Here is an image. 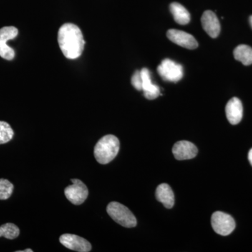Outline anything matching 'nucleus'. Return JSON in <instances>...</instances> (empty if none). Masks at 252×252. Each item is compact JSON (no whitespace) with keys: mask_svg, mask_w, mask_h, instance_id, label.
I'll return each mask as SVG.
<instances>
[{"mask_svg":"<svg viewBox=\"0 0 252 252\" xmlns=\"http://www.w3.org/2000/svg\"><path fill=\"white\" fill-rule=\"evenodd\" d=\"M107 212L114 221L126 228L137 225V220L130 210L122 204L112 202L107 205Z\"/></svg>","mask_w":252,"mask_h":252,"instance_id":"7ed1b4c3","label":"nucleus"},{"mask_svg":"<svg viewBox=\"0 0 252 252\" xmlns=\"http://www.w3.org/2000/svg\"><path fill=\"white\" fill-rule=\"evenodd\" d=\"M58 41L63 55L68 59L80 57L85 41L80 28L73 23L63 25L58 33Z\"/></svg>","mask_w":252,"mask_h":252,"instance_id":"f257e3e1","label":"nucleus"},{"mask_svg":"<svg viewBox=\"0 0 252 252\" xmlns=\"http://www.w3.org/2000/svg\"><path fill=\"white\" fill-rule=\"evenodd\" d=\"M157 71L163 80L170 82H178L184 76L182 64H177L170 59L163 60L158 67Z\"/></svg>","mask_w":252,"mask_h":252,"instance_id":"20e7f679","label":"nucleus"},{"mask_svg":"<svg viewBox=\"0 0 252 252\" xmlns=\"http://www.w3.org/2000/svg\"><path fill=\"white\" fill-rule=\"evenodd\" d=\"M234 58L237 61L243 63L244 65H250L252 64V48L248 45H239L235 48Z\"/></svg>","mask_w":252,"mask_h":252,"instance_id":"dca6fc26","label":"nucleus"},{"mask_svg":"<svg viewBox=\"0 0 252 252\" xmlns=\"http://www.w3.org/2000/svg\"><path fill=\"white\" fill-rule=\"evenodd\" d=\"M18 31L14 26H6L0 29V56L7 61H12L15 57V51L7 45L8 41L17 36Z\"/></svg>","mask_w":252,"mask_h":252,"instance_id":"0eeeda50","label":"nucleus"},{"mask_svg":"<svg viewBox=\"0 0 252 252\" xmlns=\"http://www.w3.org/2000/svg\"><path fill=\"white\" fill-rule=\"evenodd\" d=\"M170 10L176 23L180 25H187L190 22V15L188 10L180 3L173 2L170 4Z\"/></svg>","mask_w":252,"mask_h":252,"instance_id":"2eb2a0df","label":"nucleus"},{"mask_svg":"<svg viewBox=\"0 0 252 252\" xmlns=\"http://www.w3.org/2000/svg\"><path fill=\"white\" fill-rule=\"evenodd\" d=\"M157 200L160 202L166 208L171 209L175 204V195L171 187L167 184H161L157 187L156 190Z\"/></svg>","mask_w":252,"mask_h":252,"instance_id":"4468645a","label":"nucleus"},{"mask_svg":"<svg viewBox=\"0 0 252 252\" xmlns=\"http://www.w3.org/2000/svg\"><path fill=\"white\" fill-rule=\"evenodd\" d=\"M212 228L217 234L226 236L234 230V219L228 214L222 212H215L211 219Z\"/></svg>","mask_w":252,"mask_h":252,"instance_id":"39448f33","label":"nucleus"},{"mask_svg":"<svg viewBox=\"0 0 252 252\" xmlns=\"http://www.w3.org/2000/svg\"><path fill=\"white\" fill-rule=\"evenodd\" d=\"M142 80V91L144 96L148 99H154L160 94L158 86L152 83L150 72L147 68H143L140 71Z\"/></svg>","mask_w":252,"mask_h":252,"instance_id":"ddd939ff","label":"nucleus"},{"mask_svg":"<svg viewBox=\"0 0 252 252\" xmlns=\"http://www.w3.org/2000/svg\"><path fill=\"white\" fill-rule=\"evenodd\" d=\"M131 83L133 87L137 91H142V80L140 71L137 70L134 73L132 79H131Z\"/></svg>","mask_w":252,"mask_h":252,"instance_id":"aec40b11","label":"nucleus"},{"mask_svg":"<svg viewBox=\"0 0 252 252\" xmlns=\"http://www.w3.org/2000/svg\"><path fill=\"white\" fill-rule=\"evenodd\" d=\"M172 153L177 160H189L196 157L198 154V149L191 142L188 141H180L174 145Z\"/></svg>","mask_w":252,"mask_h":252,"instance_id":"9d476101","label":"nucleus"},{"mask_svg":"<svg viewBox=\"0 0 252 252\" xmlns=\"http://www.w3.org/2000/svg\"><path fill=\"white\" fill-rule=\"evenodd\" d=\"M14 187L9 180L0 179V200H7L12 195Z\"/></svg>","mask_w":252,"mask_h":252,"instance_id":"6ab92c4d","label":"nucleus"},{"mask_svg":"<svg viewBox=\"0 0 252 252\" xmlns=\"http://www.w3.org/2000/svg\"><path fill=\"white\" fill-rule=\"evenodd\" d=\"M72 185L64 189L66 198L74 205H79L84 203L89 195V189L84 182L78 179L71 180Z\"/></svg>","mask_w":252,"mask_h":252,"instance_id":"423d86ee","label":"nucleus"},{"mask_svg":"<svg viewBox=\"0 0 252 252\" xmlns=\"http://www.w3.org/2000/svg\"><path fill=\"white\" fill-rule=\"evenodd\" d=\"M60 242L63 246L73 251L79 252H91V243L86 239L78 236V235L69 234H63L60 237Z\"/></svg>","mask_w":252,"mask_h":252,"instance_id":"6e6552de","label":"nucleus"},{"mask_svg":"<svg viewBox=\"0 0 252 252\" xmlns=\"http://www.w3.org/2000/svg\"><path fill=\"white\" fill-rule=\"evenodd\" d=\"M167 36L172 42L186 49H195L198 46V41L194 36L186 32L170 29L167 31Z\"/></svg>","mask_w":252,"mask_h":252,"instance_id":"1a4fd4ad","label":"nucleus"},{"mask_svg":"<svg viewBox=\"0 0 252 252\" xmlns=\"http://www.w3.org/2000/svg\"><path fill=\"white\" fill-rule=\"evenodd\" d=\"M14 132L8 123L0 122V144H6L13 139Z\"/></svg>","mask_w":252,"mask_h":252,"instance_id":"a211bd4d","label":"nucleus"},{"mask_svg":"<svg viewBox=\"0 0 252 252\" xmlns=\"http://www.w3.org/2000/svg\"><path fill=\"white\" fill-rule=\"evenodd\" d=\"M250 25H251V26L252 28V16H250Z\"/></svg>","mask_w":252,"mask_h":252,"instance_id":"5701e85b","label":"nucleus"},{"mask_svg":"<svg viewBox=\"0 0 252 252\" xmlns=\"http://www.w3.org/2000/svg\"><path fill=\"white\" fill-rule=\"evenodd\" d=\"M19 234V228L14 223H5L0 226V237H4L9 240H14V239L18 238Z\"/></svg>","mask_w":252,"mask_h":252,"instance_id":"f3484780","label":"nucleus"},{"mask_svg":"<svg viewBox=\"0 0 252 252\" xmlns=\"http://www.w3.org/2000/svg\"><path fill=\"white\" fill-rule=\"evenodd\" d=\"M202 26L207 34L217 38L220 34V26L217 15L212 11H205L201 18Z\"/></svg>","mask_w":252,"mask_h":252,"instance_id":"9b49d317","label":"nucleus"},{"mask_svg":"<svg viewBox=\"0 0 252 252\" xmlns=\"http://www.w3.org/2000/svg\"><path fill=\"white\" fill-rule=\"evenodd\" d=\"M225 114L232 125H237L241 122L243 116V107L238 97H233L225 106Z\"/></svg>","mask_w":252,"mask_h":252,"instance_id":"f8f14e48","label":"nucleus"},{"mask_svg":"<svg viewBox=\"0 0 252 252\" xmlns=\"http://www.w3.org/2000/svg\"><path fill=\"white\" fill-rule=\"evenodd\" d=\"M120 142L116 136H104L94 146V156L99 163L105 165L112 161L119 153Z\"/></svg>","mask_w":252,"mask_h":252,"instance_id":"f03ea898","label":"nucleus"},{"mask_svg":"<svg viewBox=\"0 0 252 252\" xmlns=\"http://www.w3.org/2000/svg\"><path fill=\"white\" fill-rule=\"evenodd\" d=\"M248 159L250 164L252 165V149H250V152H249Z\"/></svg>","mask_w":252,"mask_h":252,"instance_id":"412c9836","label":"nucleus"},{"mask_svg":"<svg viewBox=\"0 0 252 252\" xmlns=\"http://www.w3.org/2000/svg\"><path fill=\"white\" fill-rule=\"evenodd\" d=\"M33 250H32L31 249H27L26 250H23V251H17V252H32Z\"/></svg>","mask_w":252,"mask_h":252,"instance_id":"4be33fe9","label":"nucleus"}]
</instances>
